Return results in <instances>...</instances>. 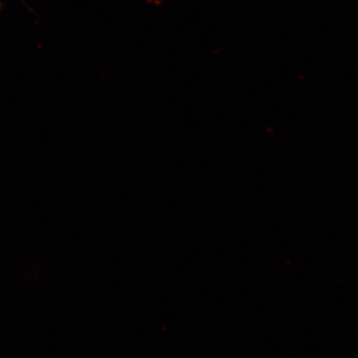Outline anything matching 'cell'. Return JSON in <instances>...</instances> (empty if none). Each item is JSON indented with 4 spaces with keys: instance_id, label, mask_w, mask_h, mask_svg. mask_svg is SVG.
<instances>
[{
    "instance_id": "1",
    "label": "cell",
    "mask_w": 358,
    "mask_h": 358,
    "mask_svg": "<svg viewBox=\"0 0 358 358\" xmlns=\"http://www.w3.org/2000/svg\"><path fill=\"white\" fill-rule=\"evenodd\" d=\"M1 7H2L1 3H0V10H1Z\"/></svg>"
}]
</instances>
